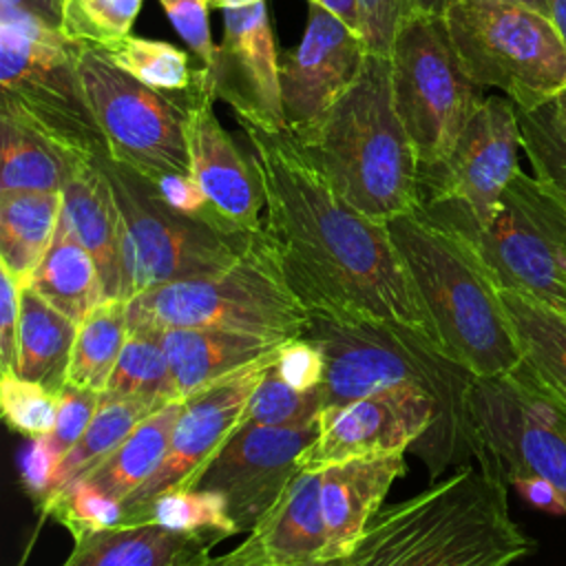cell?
I'll list each match as a JSON object with an SVG mask.
<instances>
[{"label":"cell","mask_w":566,"mask_h":566,"mask_svg":"<svg viewBox=\"0 0 566 566\" xmlns=\"http://www.w3.org/2000/svg\"><path fill=\"white\" fill-rule=\"evenodd\" d=\"M239 124L265 186L261 237L310 314L400 323L438 345L387 223L347 203L287 130Z\"/></svg>","instance_id":"cell-1"},{"label":"cell","mask_w":566,"mask_h":566,"mask_svg":"<svg viewBox=\"0 0 566 566\" xmlns=\"http://www.w3.org/2000/svg\"><path fill=\"white\" fill-rule=\"evenodd\" d=\"M325 356L321 382L323 409L343 407L394 385H418L438 405L433 433L413 453L427 464L431 480L451 464L478 458L469 396L475 376L449 358L427 336L389 321L332 318L312 314L303 332Z\"/></svg>","instance_id":"cell-2"},{"label":"cell","mask_w":566,"mask_h":566,"mask_svg":"<svg viewBox=\"0 0 566 566\" xmlns=\"http://www.w3.org/2000/svg\"><path fill=\"white\" fill-rule=\"evenodd\" d=\"M478 464L380 509L332 566H509L526 557L533 539L509 513L504 469L493 458Z\"/></svg>","instance_id":"cell-3"},{"label":"cell","mask_w":566,"mask_h":566,"mask_svg":"<svg viewBox=\"0 0 566 566\" xmlns=\"http://www.w3.org/2000/svg\"><path fill=\"white\" fill-rule=\"evenodd\" d=\"M387 228L440 349L475 378L513 371L522 363L515 332L469 241L418 208Z\"/></svg>","instance_id":"cell-4"},{"label":"cell","mask_w":566,"mask_h":566,"mask_svg":"<svg viewBox=\"0 0 566 566\" xmlns=\"http://www.w3.org/2000/svg\"><path fill=\"white\" fill-rule=\"evenodd\" d=\"M296 142L332 188L374 221L389 223L420 206V164L394 106L389 57L369 53L354 86Z\"/></svg>","instance_id":"cell-5"},{"label":"cell","mask_w":566,"mask_h":566,"mask_svg":"<svg viewBox=\"0 0 566 566\" xmlns=\"http://www.w3.org/2000/svg\"><path fill=\"white\" fill-rule=\"evenodd\" d=\"M420 212L469 241L500 290L562 310L566 290V203L542 181L517 172L486 223L458 201L420 203Z\"/></svg>","instance_id":"cell-6"},{"label":"cell","mask_w":566,"mask_h":566,"mask_svg":"<svg viewBox=\"0 0 566 566\" xmlns=\"http://www.w3.org/2000/svg\"><path fill=\"white\" fill-rule=\"evenodd\" d=\"M310 310L281 276L261 230L230 268L166 283L128 301V327H214L272 338L303 336Z\"/></svg>","instance_id":"cell-7"},{"label":"cell","mask_w":566,"mask_h":566,"mask_svg":"<svg viewBox=\"0 0 566 566\" xmlns=\"http://www.w3.org/2000/svg\"><path fill=\"white\" fill-rule=\"evenodd\" d=\"M75 53L77 42L62 31L0 24V113L38 130L77 161L111 159Z\"/></svg>","instance_id":"cell-8"},{"label":"cell","mask_w":566,"mask_h":566,"mask_svg":"<svg viewBox=\"0 0 566 566\" xmlns=\"http://www.w3.org/2000/svg\"><path fill=\"white\" fill-rule=\"evenodd\" d=\"M124 223L126 301L186 279L234 265L259 234H232L168 206L137 170L102 159Z\"/></svg>","instance_id":"cell-9"},{"label":"cell","mask_w":566,"mask_h":566,"mask_svg":"<svg viewBox=\"0 0 566 566\" xmlns=\"http://www.w3.org/2000/svg\"><path fill=\"white\" fill-rule=\"evenodd\" d=\"M453 46L482 88H500L520 111L566 86V42L548 15L493 0H453L444 13Z\"/></svg>","instance_id":"cell-10"},{"label":"cell","mask_w":566,"mask_h":566,"mask_svg":"<svg viewBox=\"0 0 566 566\" xmlns=\"http://www.w3.org/2000/svg\"><path fill=\"white\" fill-rule=\"evenodd\" d=\"M396 113L420 168L442 161L484 104V88L467 73L444 18L409 13L389 51Z\"/></svg>","instance_id":"cell-11"},{"label":"cell","mask_w":566,"mask_h":566,"mask_svg":"<svg viewBox=\"0 0 566 566\" xmlns=\"http://www.w3.org/2000/svg\"><path fill=\"white\" fill-rule=\"evenodd\" d=\"M77 71L106 137L111 161L150 181L168 172H190L186 119L210 91L208 77L179 93L157 91L117 69L102 51L77 44Z\"/></svg>","instance_id":"cell-12"},{"label":"cell","mask_w":566,"mask_h":566,"mask_svg":"<svg viewBox=\"0 0 566 566\" xmlns=\"http://www.w3.org/2000/svg\"><path fill=\"white\" fill-rule=\"evenodd\" d=\"M478 462L493 458L506 480L542 475L566 495V402L524 363L475 378L469 396Z\"/></svg>","instance_id":"cell-13"},{"label":"cell","mask_w":566,"mask_h":566,"mask_svg":"<svg viewBox=\"0 0 566 566\" xmlns=\"http://www.w3.org/2000/svg\"><path fill=\"white\" fill-rule=\"evenodd\" d=\"M274 360L245 369L184 398V409L172 429L164 462L148 482L122 502V526L148 522L153 504L164 493L195 489L199 484L210 462L245 422L248 400Z\"/></svg>","instance_id":"cell-14"},{"label":"cell","mask_w":566,"mask_h":566,"mask_svg":"<svg viewBox=\"0 0 566 566\" xmlns=\"http://www.w3.org/2000/svg\"><path fill=\"white\" fill-rule=\"evenodd\" d=\"M520 148L515 104L506 95H489L449 155L433 166L420 168V203L458 201L480 226L486 223L502 192L520 172Z\"/></svg>","instance_id":"cell-15"},{"label":"cell","mask_w":566,"mask_h":566,"mask_svg":"<svg viewBox=\"0 0 566 566\" xmlns=\"http://www.w3.org/2000/svg\"><path fill=\"white\" fill-rule=\"evenodd\" d=\"M438 422L433 396L418 385L371 391L318 416V436L301 455V471H321L354 458L416 451Z\"/></svg>","instance_id":"cell-16"},{"label":"cell","mask_w":566,"mask_h":566,"mask_svg":"<svg viewBox=\"0 0 566 566\" xmlns=\"http://www.w3.org/2000/svg\"><path fill=\"white\" fill-rule=\"evenodd\" d=\"M316 436L318 420L294 429L243 422L210 462L197 489L221 493L237 535L250 533L281 502L301 471V455Z\"/></svg>","instance_id":"cell-17"},{"label":"cell","mask_w":566,"mask_h":566,"mask_svg":"<svg viewBox=\"0 0 566 566\" xmlns=\"http://www.w3.org/2000/svg\"><path fill=\"white\" fill-rule=\"evenodd\" d=\"M369 53L360 31L325 7L307 2L305 33L279 66L285 124L294 139L307 137L354 86Z\"/></svg>","instance_id":"cell-18"},{"label":"cell","mask_w":566,"mask_h":566,"mask_svg":"<svg viewBox=\"0 0 566 566\" xmlns=\"http://www.w3.org/2000/svg\"><path fill=\"white\" fill-rule=\"evenodd\" d=\"M279 66L268 4L223 9V35L206 69L212 97L230 104L239 122L285 133Z\"/></svg>","instance_id":"cell-19"},{"label":"cell","mask_w":566,"mask_h":566,"mask_svg":"<svg viewBox=\"0 0 566 566\" xmlns=\"http://www.w3.org/2000/svg\"><path fill=\"white\" fill-rule=\"evenodd\" d=\"M212 102L214 97L208 91L186 119L190 170L230 232L256 234L265 208L263 177L250 144H239L221 126Z\"/></svg>","instance_id":"cell-20"},{"label":"cell","mask_w":566,"mask_h":566,"mask_svg":"<svg viewBox=\"0 0 566 566\" xmlns=\"http://www.w3.org/2000/svg\"><path fill=\"white\" fill-rule=\"evenodd\" d=\"M321 471H298L281 502L239 546L206 566H327Z\"/></svg>","instance_id":"cell-21"},{"label":"cell","mask_w":566,"mask_h":566,"mask_svg":"<svg viewBox=\"0 0 566 566\" xmlns=\"http://www.w3.org/2000/svg\"><path fill=\"white\" fill-rule=\"evenodd\" d=\"M405 473V453L354 458L321 469L325 564L340 562L356 548L391 484Z\"/></svg>","instance_id":"cell-22"},{"label":"cell","mask_w":566,"mask_h":566,"mask_svg":"<svg viewBox=\"0 0 566 566\" xmlns=\"http://www.w3.org/2000/svg\"><path fill=\"white\" fill-rule=\"evenodd\" d=\"M62 221L95 259L106 301H126L124 223L102 161H80L62 188Z\"/></svg>","instance_id":"cell-23"},{"label":"cell","mask_w":566,"mask_h":566,"mask_svg":"<svg viewBox=\"0 0 566 566\" xmlns=\"http://www.w3.org/2000/svg\"><path fill=\"white\" fill-rule=\"evenodd\" d=\"M179 398H188L219 380L274 360L290 338H272L214 327L159 329Z\"/></svg>","instance_id":"cell-24"},{"label":"cell","mask_w":566,"mask_h":566,"mask_svg":"<svg viewBox=\"0 0 566 566\" xmlns=\"http://www.w3.org/2000/svg\"><path fill=\"white\" fill-rule=\"evenodd\" d=\"M219 533H181L157 522L91 533L73 544L62 566H206Z\"/></svg>","instance_id":"cell-25"},{"label":"cell","mask_w":566,"mask_h":566,"mask_svg":"<svg viewBox=\"0 0 566 566\" xmlns=\"http://www.w3.org/2000/svg\"><path fill=\"white\" fill-rule=\"evenodd\" d=\"M20 307L15 374L60 394L69 382L80 323L55 310L31 287H22Z\"/></svg>","instance_id":"cell-26"},{"label":"cell","mask_w":566,"mask_h":566,"mask_svg":"<svg viewBox=\"0 0 566 566\" xmlns=\"http://www.w3.org/2000/svg\"><path fill=\"white\" fill-rule=\"evenodd\" d=\"M62 203V192H0V265L7 268L22 287H27L55 239Z\"/></svg>","instance_id":"cell-27"},{"label":"cell","mask_w":566,"mask_h":566,"mask_svg":"<svg viewBox=\"0 0 566 566\" xmlns=\"http://www.w3.org/2000/svg\"><path fill=\"white\" fill-rule=\"evenodd\" d=\"M27 287L38 292L46 303L75 323H82L106 301L95 259L62 219L49 252L31 274Z\"/></svg>","instance_id":"cell-28"},{"label":"cell","mask_w":566,"mask_h":566,"mask_svg":"<svg viewBox=\"0 0 566 566\" xmlns=\"http://www.w3.org/2000/svg\"><path fill=\"white\" fill-rule=\"evenodd\" d=\"M181 409L184 398H177L148 413L130 436L82 480L124 502L144 482H148L164 462Z\"/></svg>","instance_id":"cell-29"},{"label":"cell","mask_w":566,"mask_h":566,"mask_svg":"<svg viewBox=\"0 0 566 566\" xmlns=\"http://www.w3.org/2000/svg\"><path fill=\"white\" fill-rule=\"evenodd\" d=\"M522 363L566 402V312L535 296L500 290Z\"/></svg>","instance_id":"cell-30"},{"label":"cell","mask_w":566,"mask_h":566,"mask_svg":"<svg viewBox=\"0 0 566 566\" xmlns=\"http://www.w3.org/2000/svg\"><path fill=\"white\" fill-rule=\"evenodd\" d=\"M0 192H62L80 164L44 135L7 113H0Z\"/></svg>","instance_id":"cell-31"},{"label":"cell","mask_w":566,"mask_h":566,"mask_svg":"<svg viewBox=\"0 0 566 566\" xmlns=\"http://www.w3.org/2000/svg\"><path fill=\"white\" fill-rule=\"evenodd\" d=\"M155 409H159V407H155L153 402H148L144 398L102 396L99 409H97L95 418L91 420L88 429L73 444V449H69L64 453V458L60 460L44 504L55 493H60L69 484L82 480L97 464H102L130 436V431ZM42 506H40V511H42Z\"/></svg>","instance_id":"cell-32"},{"label":"cell","mask_w":566,"mask_h":566,"mask_svg":"<svg viewBox=\"0 0 566 566\" xmlns=\"http://www.w3.org/2000/svg\"><path fill=\"white\" fill-rule=\"evenodd\" d=\"M128 334V301L108 298L99 303L77 327L69 382L104 391Z\"/></svg>","instance_id":"cell-33"},{"label":"cell","mask_w":566,"mask_h":566,"mask_svg":"<svg viewBox=\"0 0 566 566\" xmlns=\"http://www.w3.org/2000/svg\"><path fill=\"white\" fill-rule=\"evenodd\" d=\"M102 396L144 398L155 407L179 398L159 329H130Z\"/></svg>","instance_id":"cell-34"},{"label":"cell","mask_w":566,"mask_h":566,"mask_svg":"<svg viewBox=\"0 0 566 566\" xmlns=\"http://www.w3.org/2000/svg\"><path fill=\"white\" fill-rule=\"evenodd\" d=\"M102 53L117 69L157 91H188L208 77L206 66L192 64L190 51L161 40L128 35Z\"/></svg>","instance_id":"cell-35"},{"label":"cell","mask_w":566,"mask_h":566,"mask_svg":"<svg viewBox=\"0 0 566 566\" xmlns=\"http://www.w3.org/2000/svg\"><path fill=\"white\" fill-rule=\"evenodd\" d=\"M515 111L533 177L566 203V117L559 104L553 97L535 108Z\"/></svg>","instance_id":"cell-36"},{"label":"cell","mask_w":566,"mask_h":566,"mask_svg":"<svg viewBox=\"0 0 566 566\" xmlns=\"http://www.w3.org/2000/svg\"><path fill=\"white\" fill-rule=\"evenodd\" d=\"M144 0H62V33L71 42L106 51L128 35Z\"/></svg>","instance_id":"cell-37"},{"label":"cell","mask_w":566,"mask_h":566,"mask_svg":"<svg viewBox=\"0 0 566 566\" xmlns=\"http://www.w3.org/2000/svg\"><path fill=\"white\" fill-rule=\"evenodd\" d=\"M276 363V360H274ZM323 409L321 385L310 391L287 385L274 365L268 367L245 407V422L261 427H305L316 422Z\"/></svg>","instance_id":"cell-38"},{"label":"cell","mask_w":566,"mask_h":566,"mask_svg":"<svg viewBox=\"0 0 566 566\" xmlns=\"http://www.w3.org/2000/svg\"><path fill=\"white\" fill-rule=\"evenodd\" d=\"M148 522L181 533H219L223 537L237 535V526L228 513L226 500L217 491L181 489L168 491L153 504Z\"/></svg>","instance_id":"cell-39"},{"label":"cell","mask_w":566,"mask_h":566,"mask_svg":"<svg viewBox=\"0 0 566 566\" xmlns=\"http://www.w3.org/2000/svg\"><path fill=\"white\" fill-rule=\"evenodd\" d=\"M42 515H51L71 533L73 542H77L91 533L122 526L124 504L88 482L77 480L55 493L42 506Z\"/></svg>","instance_id":"cell-40"},{"label":"cell","mask_w":566,"mask_h":566,"mask_svg":"<svg viewBox=\"0 0 566 566\" xmlns=\"http://www.w3.org/2000/svg\"><path fill=\"white\" fill-rule=\"evenodd\" d=\"M0 409L9 429L27 438L49 436L57 418V394L18 374H0Z\"/></svg>","instance_id":"cell-41"},{"label":"cell","mask_w":566,"mask_h":566,"mask_svg":"<svg viewBox=\"0 0 566 566\" xmlns=\"http://www.w3.org/2000/svg\"><path fill=\"white\" fill-rule=\"evenodd\" d=\"M102 402V391L77 387L66 382L64 389L57 394V418L55 427L46 436L53 451L64 458L69 449L84 436L91 420L95 418Z\"/></svg>","instance_id":"cell-42"},{"label":"cell","mask_w":566,"mask_h":566,"mask_svg":"<svg viewBox=\"0 0 566 566\" xmlns=\"http://www.w3.org/2000/svg\"><path fill=\"white\" fill-rule=\"evenodd\" d=\"M166 11L172 29L186 42L188 51L201 66H210L214 57V42L208 24L210 0H157Z\"/></svg>","instance_id":"cell-43"},{"label":"cell","mask_w":566,"mask_h":566,"mask_svg":"<svg viewBox=\"0 0 566 566\" xmlns=\"http://www.w3.org/2000/svg\"><path fill=\"white\" fill-rule=\"evenodd\" d=\"M279 376L294 389L310 391L323 382L325 376V356L318 345L305 336H296L283 343L276 363Z\"/></svg>","instance_id":"cell-44"},{"label":"cell","mask_w":566,"mask_h":566,"mask_svg":"<svg viewBox=\"0 0 566 566\" xmlns=\"http://www.w3.org/2000/svg\"><path fill=\"white\" fill-rule=\"evenodd\" d=\"M360 11L369 51L389 57L396 31L409 15V0H360Z\"/></svg>","instance_id":"cell-45"},{"label":"cell","mask_w":566,"mask_h":566,"mask_svg":"<svg viewBox=\"0 0 566 566\" xmlns=\"http://www.w3.org/2000/svg\"><path fill=\"white\" fill-rule=\"evenodd\" d=\"M157 192L161 195V199L172 206L175 210L188 214V217H197L201 221H208L226 232H230L217 217V212L212 210L208 197L203 195L201 186L197 184V179L190 172H168L164 177H159L157 181H153ZM237 234V232H232Z\"/></svg>","instance_id":"cell-46"},{"label":"cell","mask_w":566,"mask_h":566,"mask_svg":"<svg viewBox=\"0 0 566 566\" xmlns=\"http://www.w3.org/2000/svg\"><path fill=\"white\" fill-rule=\"evenodd\" d=\"M0 374H15L22 285L0 265Z\"/></svg>","instance_id":"cell-47"},{"label":"cell","mask_w":566,"mask_h":566,"mask_svg":"<svg viewBox=\"0 0 566 566\" xmlns=\"http://www.w3.org/2000/svg\"><path fill=\"white\" fill-rule=\"evenodd\" d=\"M57 464H60V455L53 451L49 438L46 436L31 438L20 462V482L38 509L44 504L49 495L51 480L55 475Z\"/></svg>","instance_id":"cell-48"},{"label":"cell","mask_w":566,"mask_h":566,"mask_svg":"<svg viewBox=\"0 0 566 566\" xmlns=\"http://www.w3.org/2000/svg\"><path fill=\"white\" fill-rule=\"evenodd\" d=\"M0 24L62 31V0H0Z\"/></svg>","instance_id":"cell-49"},{"label":"cell","mask_w":566,"mask_h":566,"mask_svg":"<svg viewBox=\"0 0 566 566\" xmlns=\"http://www.w3.org/2000/svg\"><path fill=\"white\" fill-rule=\"evenodd\" d=\"M524 502L548 515H566V495L542 475H520L509 480Z\"/></svg>","instance_id":"cell-50"},{"label":"cell","mask_w":566,"mask_h":566,"mask_svg":"<svg viewBox=\"0 0 566 566\" xmlns=\"http://www.w3.org/2000/svg\"><path fill=\"white\" fill-rule=\"evenodd\" d=\"M312 4L325 7L334 15H338L343 22L354 27L356 31L363 33V11H360V0H307Z\"/></svg>","instance_id":"cell-51"},{"label":"cell","mask_w":566,"mask_h":566,"mask_svg":"<svg viewBox=\"0 0 566 566\" xmlns=\"http://www.w3.org/2000/svg\"><path fill=\"white\" fill-rule=\"evenodd\" d=\"M453 0H409V13H422V15H436L444 18Z\"/></svg>","instance_id":"cell-52"},{"label":"cell","mask_w":566,"mask_h":566,"mask_svg":"<svg viewBox=\"0 0 566 566\" xmlns=\"http://www.w3.org/2000/svg\"><path fill=\"white\" fill-rule=\"evenodd\" d=\"M546 7H548L551 22L557 27V31L566 42V0H546Z\"/></svg>","instance_id":"cell-53"},{"label":"cell","mask_w":566,"mask_h":566,"mask_svg":"<svg viewBox=\"0 0 566 566\" xmlns=\"http://www.w3.org/2000/svg\"><path fill=\"white\" fill-rule=\"evenodd\" d=\"M493 2H509V4H520V7H526V9H533L537 13H544L548 15V7H546V0H493Z\"/></svg>","instance_id":"cell-54"},{"label":"cell","mask_w":566,"mask_h":566,"mask_svg":"<svg viewBox=\"0 0 566 566\" xmlns=\"http://www.w3.org/2000/svg\"><path fill=\"white\" fill-rule=\"evenodd\" d=\"M256 2H265V0H210L212 7L217 9H234V7H250Z\"/></svg>","instance_id":"cell-55"},{"label":"cell","mask_w":566,"mask_h":566,"mask_svg":"<svg viewBox=\"0 0 566 566\" xmlns=\"http://www.w3.org/2000/svg\"><path fill=\"white\" fill-rule=\"evenodd\" d=\"M555 102L559 104V111L564 113V117H566V86L555 95Z\"/></svg>","instance_id":"cell-56"},{"label":"cell","mask_w":566,"mask_h":566,"mask_svg":"<svg viewBox=\"0 0 566 566\" xmlns=\"http://www.w3.org/2000/svg\"><path fill=\"white\" fill-rule=\"evenodd\" d=\"M562 310L566 312V290H564V305H562Z\"/></svg>","instance_id":"cell-57"},{"label":"cell","mask_w":566,"mask_h":566,"mask_svg":"<svg viewBox=\"0 0 566 566\" xmlns=\"http://www.w3.org/2000/svg\"><path fill=\"white\" fill-rule=\"evenodd\" d=\"M263 566H276V564H263ZM327 566H332V564H327Z\"/></svg>","instance_id":"cell-58"}]
</instances>
